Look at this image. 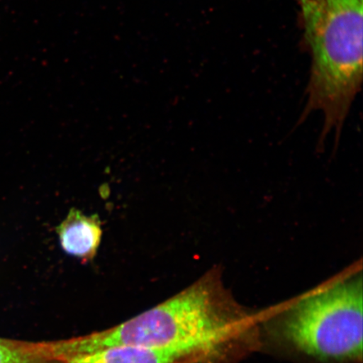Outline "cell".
<instances>
[{"mask_svg": "<svg viewBox=\"0 0 363 363\" xmlns=\"http://www.w3.org/2000/svg\"><path fill=\"white\" fill-rule=\"evenodd\" d=\"M301 45L310 54L306 104L299 125L313 112L324 115L316 150L334 134L337 152L342 128L363 80V0H294Z\"/></svg>", "mask_w": 363, "mask_h": 363, "instance_id": "1", "label": "cell"}, {"mask_svg": "<svg viewBox=\"0 0 363 363\" xmlns=\"http://www.w3.org/2000/svg\"><path fill=\"white\" fill-rule=\"evenodd\" d=\"M223 328V314L214 293L199 280L160 305L112 328L54 340L52 344L62 360L113 346L170 349L197 360L216 346Z\"/></svg>", "mask_w": 363, "mask_h": 363, "instance_id": "2", "label": "cell"}, {"mask_svg": "<svg viewBox=\"0 0 363 363\" xmlns=\"http://www.w3.org/2000/svg\"><path fill=\"white\" fill-rule=\"evenodd\" d=\"M294 303L284 316L286 339L322 361H357L362 357L363 289L361 267Z\"/></svg>", "mask_w": 363, "mask_h": 363, "instance_id": "3", "label": "cell"}, {"mask_svg": "<svg viewBox=\"0 0 363 363\" xmlns=\"http://www.w3.org/2000/svg\"><path fill=\"white\" fill-rule=\"evenodd\" d=\"M57 233L62 249L69 255L84 262L93 260L96 256L102 238L97 216H86L72 208L57 227Z\"/></svg>", "mask_w": 363, "mask_h": 363, "instance_id": "4", "label": "cell"}, {"mask_svg": "<svg viewBox=\"0 0 363 363\" xmlns=\"http://www.w3.org/2000/svg\"><path fill=\"white\" fill-rule=\"evenodd\" d=\"M60 363H198L188 354L170 349L113 346L79 354Z\"/></svg>", "mask_w": 363, "mask_h": 363, "instance_id": "5", "label": "cell"}, {"mask_svg": "<svg viewBox=\"0 0 363 363\" xmlns=\"http://www.w3.org/2000/svg\"><path fill=\"white\" fill-rule=\"evenodd\" d=\"M50 342L0 337V363H60Z\"/></svg>", "mask_w": 363, "mask_h": 363, "instance_id": "6", "label": "cell"}]
</instances>
